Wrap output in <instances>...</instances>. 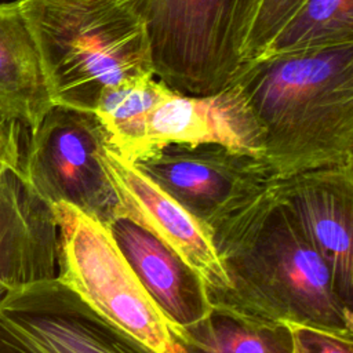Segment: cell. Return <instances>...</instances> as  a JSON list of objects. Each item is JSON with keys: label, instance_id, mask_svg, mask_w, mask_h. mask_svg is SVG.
Segmentation results:
<instances>
[{"label": "cell", "instance_id": "1", "mask_svg": "<svg viewBox=\"0 0 353 353\" xmlns=\"http://www.w3.org/2000/svg\"><path fill=\"white\" fill-rule=\"evenodd\" d=\"M274 182V181H273ZM272 185L211 230L230 290L211 306L259 321L353 335V310Z\"/></svg>", "mask_w": 353, "mask_h": 353}, {"label": "cell", "instance_id": "2", "mask_svg": "<svg viewBox=\"0 0 353 353\" xmlns=\"http://www.w3.org/2000/svg\"><path fill=\"white\" fill-rule=\"evenodd\" d=\"M232 83L255 114L277 179L353 164V44L259 57Z\"/></svg>", "mask_w": 353, "mask_h": 353}, {"label": "cell", "instance_id": "3", "mask_svg": "<svg viewBox=\"0 0 353 353\" xmlns=\"http://www.w3.org/2000/svg\"><path fill=\"white\" fill-rule=\"evenodd\" d=\"M54 105L94 112L99 95L153 73L146 22L131 0H19Z\"/></svg>", "mask_w": 353, "mask_h": 353}, {"label": "cell", "instance_id": "4", "mask_svg": "<svg viewBox=\"0 0 353 353\" xmlns=\"http://www.w3.org/2000/svg\"><path fill=\"white\" fill-rule=\"evenodd\" d=\"M259 1L131 0L146 22L154 76L182 94L228 87Z\"/></svg>", "mask_w": 353, "mask_h": 353}, {"label": "cell", "instance_id": "5", "mask_svg": "<svg viewBox=\"0 0 353 353\" xmlns=\"http://www.w3.org/2000/svg\"><path fill=\"white\" fill-rule=\"evenodd\" d=\"M58 274L92 309L156 353H185L176 332L119 250L108 226L72 204H52Z\"/></svg>", "mask_w": 353, "mask_h": 353}, {"label": "cell", "instance_id": "6", "mask_svg": "<svg viewBox=\"0 0 353 353\" xmlns=\"http://www.w3.org/2000/svg\"><path fill=\"white\" fill-rule=\"evenodd\" d=\"M106 145L94 113L54 105L26 134L21 172L50 204H72L108 226L121 207L101 160Z\"/></svg>", "mask_w": 353, "mask_h": 353}, {"label": "cell", "instance_id": "7", "mask_svg": "<svg viewBox=\"0 0 353 353\" xmlns=\"http://www.w3.org/2000/svg\"><path fill=\"white\" fill-rule=\"evenodd\" d=\"M0 353H156L83 301L58 277L0 301Z\"/></svg>", "mask_w": 353, "mask_h": 353}, {"label": "cell", "instance_id": "8", "mask_svg": "<svg viewBox=\"0 0 353 353\" xmlns=\"http://www.w3.org/2000/svg\"><path fill=\"white\" fill-rule=\"evenodd\" d=\"M134 165L210 232L276 179L262 156L219 143L167 145Z\"/></svg>", "mask_w": 353, "mask_h": 353}, {"label": "cell", "instance_id": "9", "mask_svg": "<svg viewBox=\"0 0 353 353\" xmlns=\"http://www.w3.org/2000/svg\"><path fill=\"white\" fill-rule=\"evenodd\" d=\"M172 143H219L254 156L263 152L261 127L236 83L205 95L172 91L141 120L108 137V146L131 164Z\"/></svg>", "mask_w": 353, "mask_h": 353}, {"label": "cell", "instance_id": "10", "mask_svg": "<svg viewBox=\"0 0 353 353\" xmlns=\"http://www.w3.org/2000/svg\"><path fill=\"white\" fill-rule=\"evenodd\" d=\"M273 189L327 263L336 292L352 307L353 164L276 178Z\"/></svg>", "mask_w": 353, "mask_h": 353}, {"label": "cell", "instance_id": "11", "mask_svg": "<svg viewBox=\"0 0 353 353\" xmlns=\"http://www.w3.org/2000/svg\"><path fill=\"white\" fill-rule=\"evenodd\" d=\"M101 160L119 197L121 214L183 259L205 283L208 298L228 292L230 281L212 244L211 232L108 145Z\"/></svg>", "mask_w": 353, "mask_h": 353}, {"label": "cell", "instance_id": "12", "mask_svg": "<svg viewBox=\"0 0 353 353\" xmlns=\"http://www.w3.org/2000/svg\"><path fill=\"white\" fill-rule=\"evenodd\" d=\"M58 274V225L52 204L21 170L0 175V301L22 285Z\"/></svg>", "mask_w": 353, "mask_h": 353}, {"label": "cell", "instance_id": "13", "mask_svg": "<svg viewBox=\"0 0 353 353\" xmlns=\"http://www.w3.org/2000/svg\"><path fill=\"white\" fill-rule=\"evenodd\" d=\"M108 229L176 338L211 312L205 283L171 248L121 212Z\"/></svg>", "mask_w": 353, "mask_h": 353}, {"label": "cell", "instance_id": "14", "mask_svg": "<svg viewBox=\"0 0 353 353\" xmlns=\"http://www.w3.org/2000/svg\"><path fill=\"white\" fill-rule=\"evenodd\" d=\"M52 106L19 0L0 3V110L32 131Z\"/></svg>", "mask_w": 353, "mask_h": 353}, {"label": "cell", "instance_id": "15", "mask_svg": "<svg viewBox=\"0 0 353 353\" xmlns=\"http://www.w3.org/2000/svg\"><path fill=\"white\" fill-rule=\"evenodd\" d=\"M185 353H292L285 323L259 321L212 307L178 335Z\"/></svg>", "mask_w": 353, "mask_h": 353}, {"label": "cell", "instance_id": "16", "mask_svg": "<svg viewBox=\"0 0 353 353\" xmlns=\"http://www.w3.org/2000/svg\"><path fill=\"white\" fill-rule=\"evenodd\" d=\"M349 44H353V0H305L259 57Z\"/></svg>", "mask_w": 353, "mask_h": 353}, {"label": "cell", "instance_id": "17", "mask_svg": "<svg viewBox=\"0 0 353 353\" xmlns=\"http://www.w3.org/2000/svg\"><path fill=\"white\" fill-rule=\"evenodd\" d=\"M172 91L154 74L139 77L105 90L92 113L110 137L141 120Z\"/></svg>", "mask_w": 353, "mask_h": 353}, {"label": "cell", "instance_id": "18", "mask_svg": "<svg viewBox=\"0 0 353 353\" xmlns=\"http://www.w3.org/2000/svg\"><path fill=\"white\" fill-rule=\"evenodd\" d=\"M305 0H261L250 25L243 63L258 58Z\"/></svg>", "mask_w": 353, "mask_h": 353}, {"label": "cell", "instance_id": "19", "mask_svg": "<svg viewBox=\"0 0 353 353\" xmlns=\"http://www.w3.org/2000/svg\"><path fill=\"white\" fill-rule=\"evenodd\" d=\"M291 332L292 353H353V335L284 321Z\"/></svg>", "mask_w": 353, "mask_h": 353}, {"label": "cell", "instance_id": "20", "mask_svg": "<svg viewBox=\"0 0 353 353\" xmlns=\"http://www.w3.org/2000/svg\"><path fill=\"white\" fill-rule=\"evenodd\" d=\"M28 130L0 110V175L11 168L21 170Z\"/></svg>", "mask_w": 353, "mask_h": 353}]
</instances>
